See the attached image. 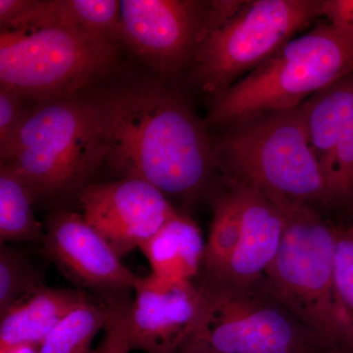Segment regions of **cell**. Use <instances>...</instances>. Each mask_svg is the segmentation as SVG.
I'll list each match as a JSON object with an SVG mask.
<instances>
[{
  "instance_id": "13",
  "label": "cell",
  "mask_w": 353,
  "mask_h": 353,
  "mask_svg": "<svg viewBox=\"0 0 353 353\" xmlns=\"http://www.w3.org/2000/svg\"><path fill=\"white\" fill-rule=\"evenodd\" d=\"M128 312L132 350L179 353L194 328L201 290L189 282H160L148 276L134 288Z\"/></svg>"
},
{
  "instance_id": "16",
  "label": "cell",
  "mask_w": 353,
  "mask_h": 353,
  "mask_svg": "<svg viewBox=\"0 0 353 353\" xmlns=\"http://www.w3.org/2000/svg\"><path fill=\"white\" fill-rule=\"evenodd\" d=\"M148 259L150 277L176 284L196 277L204 262L205 245L194 221L176 213L139 248Z\"/></svg>"
},
{
  "instance_id": "26",
  "label": "cell",
  "mask_w": 353,
  "mask_h": 353,
  "mask_svg": "<svg viewBox=\"0 0 353 353\" xmlns=\"http://www.w3.org/2000/svg\"><path fill=\"white\" fill-rule=\"evenodd\" d=\"M39 345H24L0 350V353H39Z\"/></svg>"
},
{
  "instance_id": "27",
  "label": "cell",
  "mask_w": 353,
  "mask_h": 353,
  "mask_svg": "<svg viewBox=\"0 0 353 353\" xmlns=\"http://www.w3.org/2000/svg\"><path fill=\"white\" fill-rule=\"evenodd\" d=\"M327 353H353V350H339V348H334V350H330Z\"/></svg>"
},
{
  "instance_id": "14",
  "label": "cell",
  "mask_w": 353,
  "mask_h": 353,
  "mask_svg": "<svg viewBox=\"0 0 353 353\" xmlns=\"http://www.w3.org/2000/svg\"><path fill=\"white\" fill-rule=\"evenodd\" d=\"M234 185L241 203L240 243L220 277L210 281L239 288L256 287L263 284L277 256L290 209L252 187L238 182Z\"/></svg>"
},
{
  "instance_id": "23",
  "label": "cell",
  "mask_w": 353,
  "mask_h": 353,
  "mask_svg": "<svg viewBox=\"0 0 353 353\" xmlns=\"http://www.w3.org/2000/svg\"><path fill=\"white\" fill-rule=\"evenodd\" d=\"M22 97L17 92L0 85V155L6 152L22 121Z\"/></svg>"
},
{
  "instance_id": "25",
  "label": "cell",
  "mask_w": 353,
  "mask_h": 353,
  "mask_svg": "<svg viewBox=\"0 0 353 353\" xmlns=\"http://www.w3.org/2000/svg\"><path fill=\"white\" fill-rule=\"evenodd\" d=\"M321 16L343 38L353 41V0H322Z\"/></svg>"
},
{
  "instance_id": "28",
  "label": "cell",
  "mask_w": 353,
  "mask_h": 353,
  "mask_svg": "<svg viewBox=\"0 0 353 353\" xmlns=\"http://www.w3.org/2000/svg\"><path fill=\"white\" fill-rule=\"evenodd\" d=\"M128 353H130V352H128Z\"/></svg>"
},
{
  "instance_id": "15",
  "label": "cell",
  "mask_w": 353,
  "mask_h": 353,
  "mask_svg": "<svg viewBox=\"0 0 353 353\" xmlns=\"http://www.w3.org/2000/svg\"><path fill=\"white\" fill-rule=\"evenodd\" d=\"M87 296L81 290L39 288L0 315V350L24 345L39 347Z\"/></svg>"
},
{
  "instance_id": "21",
  "label": "cell",
  "mask_w": 353,
  "mask_h": 353,
  "mask_svg": "<svg viewBox=\"0 0 353 353\" xmlns=\"http://www.w3.org/2000/svg\"><path fill=\"white\" fill-rule=\"evenodd\" d=\"M66 19L99 38L116 43L122 41L121 1L62 0Z\"/></svg>"
},
{
  "instance_id": "2",
  "label": "cell",
  "mask_w": 353,
  "mask_h": 353,
  "mask_svg": "<svg viewBox=\"0 0 353 353\" xmlns=\"http://www.w3.org/2000/svg\"><path fill=\"white\" fill-rule=\"evenodd\" d=\"M116 44L72 24L62 0H43L21 24L0 32V85L41 102L75 95L103 75Z\"/></svg>"
},
{
  "instance_id": "20",
  "label": "cell",
  "mask_w": 353,
  "mask_h": 353,
  "mask_svg": "<svg viewBox=\"0 0 353 353\" xmlns=\"http://www.w3.org/2000/svg\"><path fill=\"white\" fill-rule=\"evenodd\" d=\"M43 275L20 250L0 246V315L43 287Z\"/></svg>"
},
{
  "instance_id": "3",
  "label": "cell",
  "mask_w": 353,
  "mask_h": 353,
  "mask_svg": "<svg viewBox=\"0 0 353 353\" xmlns=\"http://www.w3.org/2000/svg\"><path fill=\"white\" fill-rule=\"evenodd\" d=\"M216 152L219 164L225 161L233 171L234 182L259 190L284 208L329 202L301 106L234 125Z\"/></svg>"
},
{
  "instance_id": "19",
  "label": "cell",
  "mask_w": 353,
  "mask_h": 353,
  "mask_svg": "<svg viewBox=\"0 0 353 353\" xmlns=\"http://www.w3.org/2000/svg\"><path fill=\"white\" fill-rule=\"evenodd\" d=\"M241 203L238 188L218 197L214 203V216L211 223L203 264L216 280L226 268L230 259L240 243L241 236Z\"/></svg>"
},
{
  "instance_id": "17",
  "label": "cell",
  "mask_w": 353,
  "mask_h": 353,
  "mask_svg": "<svg viewBox=\"0 0 353 353\" xmlns=\"http://www.w3.org/2000/svg\"><path fill=\"white\" fill-rule=\"evenodd\" d=\"M118 303H99L85 297L44 339L39 353H92V341L108 327Z\"/></svg>"
},
{
  "instance_id": "24",
  "label": "cell",
  "mask_w": 353,
  "mask_h": 353,
  "mask_svg": "<svg viewBox=\"0 0 353 353\" xmlns=\"http://www.w3.org/2000/svg\"><path fill=\"white\" fill-rule=\"evenodd\" d=\"M130 303L120 301L115 313L105 328V334L99 347L92 353H128L132 347L128 330Z\"/></svg>"
},
{
  "instance_id": "1",
  "label": "cell",
  "mask_w": 353,
  "mask_h": 353,
  "mask_svg": "<svg viewBox=\"0 0 353 353\" xmlns=\"http://www.w3.org/2000/svg\"><path fill=\"white\" fill-rule=\"evenodd\" d=\"M95 105L105 160L124 176L185 199L199 194L220 166L205 126L176 92L137 85L113 92Z\"/></svg>"
},
{
  "instance_id": "8",
  "label": "cell",
  "mask_w": 353,
  "mask_h": 353,
  "mask_svg": "<svg viewBox=\"0 0 353 353\" xmlns=\"http://www.w3.org/2000/svg\"><path fill=\"white\" fill-rule=\"evenodd\" d=\"M322 0H255L211 30L196 53L204 92L220 95L245 73L270 59L321 16Z\"/></svg>"
},
{
  "instance_id": "18",
  "label": "cell",
  "mask_w": 353,
  "mask_h": 353,
  "mask_svg": "<svg viewBox=\"0 0 353 353\" xmlns=\"http://www.w3.org/2000/svg\"><path fill=\"white\" fill-rule=\"evenodd\" d=\"M27 182L9 165L0 167V240L43 241L41 223L34 217L32 205L36 201Z\"/></svg>"
},
{
  "instance_id": "4",
  "label": "cell",
  "mask_w": 353,
  "mask_h": 353,
  "mask_svg": "<svg viewBox=\"0 0 353 353\" xmlns=\"http://www.w3.org/2000/svg\"><path fill=\"white\" fill-rule=\"evenodd\" d=\"M352 74L353 41L329 24L317 26L217 97L208 123L233 126L261 114L299 108Z\"/></svg>"
},
{
  "instance_id": "5",
  "label": "cell",
  "mask_w": 353,
  "mask_h": 353,
  "mask_svg": "<svg viewBox=\"0 0 353 353\" xmlns=\"http://www.w3.org/2000/svg\"><path fill=\"white\" fill-rule=\"evenodd\" d=\"M0 157L37 199L67 192L105 160L95 101L72 95L25 110L12 143Z\"/></svg>"
},
{
  "instance_id": "7",
  "label": "cell",
  "mask_w": 353,
  "mask_h": 353,
  "mask_svg": "<svg viewBox=\"0 0 353 353\" xmlns=\"http://www.w3.org/2000/svg\"><path fill=\"white\" fill-rule=\"evenodd\" d=\"M194 328L179 353H327L331 347L309 331L263 284L201 288Z\"/></svg>"
},
{
  "instance_id": "22",
  "label": "cell",
  "mask_w": 353,
  "mask_h": 353,
  "mask_svg": "<svg viewBox=\"0 0 353 353\" xmlns=\"http://www.w3.org/2000/svg\"><path fill=\"white\" fill-rule=\"evenodd\" d=\"M334 289L353 336V227L338 229L334 253Z\"/></svg>"
},
{
  "instance_id": "11",
  "label": "cell",
  "mask_w": 353,
  "mask_h": 353,
  "mask_svg": "<svg viewBox=\"0 0 353 353\" xmlns=\"http://www.w3.org/2000/svg\"><path fill=\"white\" fill-rule=\"evenodd\" d=\"M43 252L77 284L103 292L134 290L141 277L121 261L105 239L83 215H53L44 233Z\"/></svg>"
},
{
  "instance_id": "10",
  "label": "cell",
  "mask_w": 353,
  "mask_h": 353,
  "mask_svg": "<svg viewBox=\"0 0 353 353\" xmlns=\"http://www.w3.org/2000/svg\"><path fill=\"white\" fill-rule=\"evenodd\" d=\"M81 203L83 217L121 259L141 248L178 213L161 190L134 176L88 185Z\"/></svg>"
},
{
  "instance_id": "6",
  "label": "cell",
  "mask_w": 353,
  "mask_h": 353,
  "mask_svg": "<svg viewBox=\"0 0 353 353\" xmlns=\"http://www.w3.org/2000/svg\"><path fill=\"white\" fill-rule=\"evenodd\" d=\"M338 229L311 206L290 209L277 256L265 287L328 347L353 350L352 329L334 289Z\"/></svg>"
},
{
  "instance_id": "9",
  "label": "cell",
  "mask_w": 353,
  "mask_h": 353,
  "mask_svg": "<svg viewBox=\"0 0 353 353\" xmlns=\"http://www.w3.org/2000/svg\"><path fill=\"white\" fill-rule=\"evenodd\" d=\"M225 16L218 1L123 0L122 41L152 68L171 72L196 57Z\"/></svg>"
},
{
  "instance_id": "12",
  "label": "cell",
  "mask_w": 353,
  "mask_h": 353,
  "mask_svg": "<svg viewBox=\"0 0 353 353\" xmlns=\"http://www.w3.org/2000/svg\"><path fill=\"white\" fill-rule=\"evenodd\" d=\"M301 106L329 201H353V74Z\"/></svg>"
}]
</instances>
